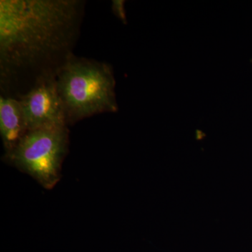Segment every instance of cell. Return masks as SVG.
<instances>
[{
  "mask_svg": "<svg viewBox=\"0 0 252 252\" xmlns=\"http://www.w3.org/2000/svg\"><path fill=\"white\" fill-rule=\"evenodd\" d=\"M81 0L0 1L1 95L23 79L56 73L73 54L84 11Z\"/></svg>",
  "mask_w": 252,
  "mask_h": 252,
  "instance_id": "1",
  "label": "cell"
},
{
  "mask_svg": "<svg viewBox=\"0 0 252 252\" xmlns=\"http://www.w3.org/2000/svg\"><path fill=\"white\" fill-rule=\"evenodd\" d=\"M125 1L124 0H113L112 4V9L113 14L117 16L120 21H122L124 24H127V18H126L124 4Z\"/></svg>",
  "mask_w": 252,
  "mask_h": 252,
  "instance_id": "6",
  "label": "cell"
},
{
  "mask_svg": "<svg viewBox=\"0 0 252 252\" xmlns=\"http://www.w3.org/2000/svg\"><path fill=\"white\" fill-rule=\"evenodd\" d=\"M18 99L28 130L45 126L67 125L58 91L56 73H47L37 78L31 89Z\"/></svg>",
  "mask_w": 252,
  "mask_h": 252,
  "instance_id": "4",
  "label": "cell"
},
{
  "mask_svg": "<svg viewBox=\"0 0 252 252\" xmlns=\"http://www.w3.org/2000/svg\"><path fill=\"white\" fill-rule=\"evenodd\" d=\"M56 81L67 125L119 109L115 78L107 63L72 54L56 72Z\"/></svg>",
  "mask_w": 252,
  "mask_h": 252,
  "instance_id": "2",
  "label": "cell"
},
{
  "mask_svg": "<svg viewBox=\"0 0 252 252\" xmlns=\"http://www.w3.org/2000/svg\"><path fill=\"white\" fill-rule=\"evenodd\" d=\"M67 125L45 126L28 130L4 160L25 172L46 189H52L61 180L63 160L67 153Z\"/></svg>",
  "mask_w": 252,
  "mask_h": 252,
  "instance_id": "3",
  "label": "cell"
},
{
  "mask_svg": "<svg viewBox=\"0 0 252 252\" xmlns=\"http://www.w3.org/2000/svg\"><path fill=\"white\" fill-rule=\"evenodd\" d=\"M28 132V126L20 99L1 95L0 134L4 154L12 152Z\"/></svg>",
  "mask_w": 252,
  "mask_h": 252,
  "instance_id": "5",
  "label": "cell"
}]
</instances>
